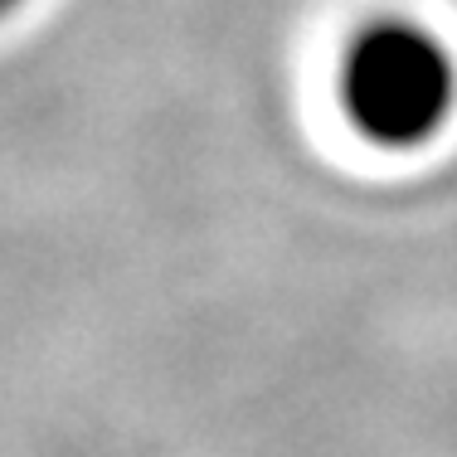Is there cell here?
I'll list each match as a JSON object with an SVG mask.
<instances>
[{
    "mask_svg": "<svg viewBox=\"0 0 457 457\" xmlns=\"http://www.w3.org/2000/svg\"><path fill=\"white\" fill-rule=\"evenodd\" d=\"M341 112L379 151H423L457 117V59L419 20H370L341 59Z\"/></svg>",
    "mask_w": 457,
    "mask_h": 457,
    "instance_id": "6da1fadb",
    "label": "cell"
},
{
    "mask_svg": "<svg viewBox=\"0 0 457 457\" xmlns=\"http://www.w3.org/2000/svg\"><path fill=\"white\" fill-rule=\"evenodd\" d=\"M25 0H0V15H10V10H20Z\"/></svg>",
    "mask_w": 457,
    "mask_h": 457,
    "instance_id": "7a4b0ae2",
    "label": "cell"
}]
</instances>
